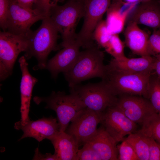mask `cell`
I'll list each match as a JSON object with an SVG mask.
<instances>
[{"mask_svg": "<svg viewBox=\"0 0 160 160\" xmlns=\"http://www.w3.org/2000/svg\"><path fill=\"white\" fill-rule=\"evenodd\" d=\"M24 56L19 59L22 77L20 84L21 119L19 122L24 124L30 120L29 117L31 100L33 87L38 80L32 76L28 69V63Z\"/></svg>", "mask_w": 160, "mask_h": 160, "instance_id": "cell-16", "label": "cell"}, {"mask_svg": "<svg viewBox=\"0 0 160 160\" xmlns=\"http://www.w3.org/2000/svg\"><path fill=\"white\" fill-rule=\"evenodd\" d=\"M117 143L102 124L95 134L85 143L92 147L102 160H117Z\"/></svg>", "mask_w": 160, "mask_h": 160, "instance_id": "cell-17", "label": "cell"}, {"mask_svg": "<svg viewBox=\"0 0 160 160\" xmlns=\"http://www.w3.org/2000/svg\"><path fill=\"white\" fill-rule=\"evenodd\" d=\"M49 140L58 160H75L80 146L72 137L65 131H60Z\"/></svg>", "mask_w": 160, "mask_h": 160, "instance_id": "cell-20", "label": "cell"}, {"mask_svg": "<svg viewBox=\"0 0 160 160\" xmlns=\"http://www.w3.org/2000/svg\"><path fill=\"white\" fill-rule=\"evenodd\" d=\"M76 1H84V0H74Z\"/></svg>", "mask_w": 160, "mask_h": 160, "instance_id": "cell-37", "label": "cell"}, {"mask_svg": "<svg viewBox=\"0 0 160 160\" xmlns=\"http://www.w3.org/2000/svg\"><path fill=\"white\" fill-rule=\"evenodd\" d=\"M14 128L21 130L23 134L19 140L26 137H32L40 142L45 139L49 140L60 131V126L56 119L50 116L36 121L30 120L22 124L17 121Z\"/></svg>", "mask_w": 160, "mask_h": 160, "instance_id": "cell-13", "label": "cell"}, {"mask_svg": "<svg viewBox=\"0 0 160 160\" xmlns=\"http://www.w3.org/2000/svg\"><path fill=\"white\" fill-rule=\"evenodd\" d=\"M124 35L125 44L134 54L140 56H151L148 45L149 36L138 24L127 23Z\"/></svg>", "mask_w": 160, "mask_h": 160, "instance_id": "cell-19", "label": "cell"}, {"mask_svg": "<svg viewBox=\"0 0 160 160\" xmlns=\"http://www.w3.org/2000/svg\"><path fill=\"white\" fill-rule=\"evenodd\" d=\"M80 47L77 41L64 47L47 61L45 69L49 71L52 78L56 79L60 73H63L72 67L80 52Z\"/></svg>", "mask_w": 160, "mask_h": 160, "instance_id": "cell-14", "label": "cell"}, {"mask_svg": "<svg viewBox=\"0 0 160 160\" xmlns=\"http://www.w3.org/2000/svg\"><path fill=\"white\" fill-rule=\"evenodd\" d=\"M100 123L117 143L122 141L126 135L137 131V124L129 119L116 105L106 109Z\"/></svg>", "mask_w": 160, "mask_h": 160, "instance_id": "cell-12", "label": "cell"}, {"mask_svg": "<svg viewBox=\"0 0 160 160\" xmlns=\"http://www.w3.org/2000/svg\"><path fill=\"white\" fill-rule=\"evenodd\" d=\"M84 14V1L69 0L49 11L48 16L61 35L62 47L76 41V27Z\"/></svg>", "mask_w": 160, "mask_h": 160, "instance_id": "cell-3", "label": "cell"}, {"mask_svg": "<svg viewBox=\"0 0 160 160\" xmlns=\"http://www.w3.org/2000/svg\"><path fill=\"white\" fill-rule=\"evenodd\" d=\"M10 0H0V26L3 31H7V22Z\"/></svg>", "mask_w": 160, "mask_h": 160, "instance_id": "cell-30", "label": "cell"}, {"mask_svg": "<svg viewBox=\"0 0 160 160\" xmlns=\"http://www.w3.org/2000/svg\"><path fill=\"white\" fill-rule=\"evenodd\" d=\"M119 160H139L132 145L124 138L117 145Z\"/></svg>", "mask_w": 160, "mask_h": 160, "instance_id": "cell-27", "label": "cell"}, {"mask_svg": "<svg viewBox=\"0 0 160 160\" xmlns=\"http://www.w3.org/2000/svg\"><path fill=\"white\" fill-rule=\"evenodd\" d=\"M47 14L37 8L29 9L20 6L15 0H10L7 22V31L13 34L26 36L31 26L42 20Z\"/></svg>", "mask_w": 160, "mask_h": 160, "instance_id": "cell-9", "label": "cell"}, {"mask_svg": "<svg viewBox=\"0 0 160 160\" xmlns=\"http://www.w3.org/2000/svg\"><path fill=\"white\" fill-rule=\"evenodd\" d=\"M128 22L141 24L160 31V3L159 0L142 2L129 15Z\"/></svg>", "mask_w": 160, "mask_h": 160, "instance_id": "cell-15", "label": "cell"}, {"mask_svg": "<svg viewBox=\"0 0 160 160\" xmlns=\"http://www.w3.org/2000/svg\"><path fill=\"white\" fill-rule=\"evenodd\" d=\"M148 138L149 160H160V144L152 138L148 137Z\"/></svg>", "mask_w": 160, "mask_h": 160, "instance_id": "cell-31", "label": "cell"}, {"mask_svg": "<svg viewBox=\"0 0 160 160\" xmlns=\"http://www.w3.org/2000/svg\"><path fill=\"white\" fill-rule=\"evenodd\" d=\"M112 35L108 29L105 20H102L96 27L92 37L100 47L104 48Z\"/></svg>", "mask_w": 160, "mask_h": 160, "instance_id": "cell-26", "label": "cell"}, {"mask_svg": "<svg viewBox=\"0 0 160 160\" xmlns=\"http://www.w3.org/2000/svg\"><path fill=\"white\" fill-rule=\"evenodd\" d=\"M21 7L29 9H34L37 0H15Z\"/></svg>", "mask_w": 160, "mask_h": 160, "instance_id": "cell-34", "label": "cell"}, {"mask_svg": "<svg viewBox=\"0 0 160 160\" xmlns=\"http://www.w3.org/2000/svg\"><path fill=\"white\" fill-rule=\"evenodd\" d=\"M59 32L47 15L34 31L31 30L26 36L27 47L24 56L26 60L35 57L38 61L33 68L36 71L45 68L49 55L58 49L57 40Z\"/></svg>", "mask_w": 160, "mask_h": 160, "instance_id": "cell-1", "label": "cell"}, {"mask_svg": "<svg viewBox=\"0 0 160 160\" xmlns=\"http://www.w3.org/2000/svg\"><path fill=\"white\" fill-rule=\"evenodd\" d=\"M78 150L75 160H102L97 153L89 145L85 143Z\"/></svg>", "mask_w": 160, "mask_h": 160, "instance_id": "cell-28", "label": "cell"}, {"mask_svg": "<svg viewBox=\"0 0 160 160\" xmlns=\"http://www.w3.org/2000/svg\"><path fill=\"white\" fill-rule=\"evenodd\" d=\"M152 73H126L111 69L106 65L105 74L102 79L118 97L130 95L148 98V86Z\"/></svg>", "mask_w": 160, "mask_h": 160, "instance_id": "cell-4", "label": "cell"}, {"mask_svg": "<svg viewBox=\"0 0 160 160\" xmlns=\"http://www.w3.org/2000/svg\"><path fill=\"white\" fill-rule=\"evenodd\" d=\"M148 48L151 56L156 57L160 56V31L154 29L152 34L149 37Z\"/></svg>", "mask_w": 160, "mask_h": 160, "instance_id": "cell-29", "label": "cell"}, {"mask_svg": "<svg viewBox=\"0 0 160 160\" xmlns=\"http://www.w3.org/2000/svg\"><path fill=\"white\" fill-rule=\"evenodd\" d=\"M159 2L160 3V0H159Z\"/></svg>", "mask_w": 160, "mask_h": 160, "instance_id": "cell-38", "label": "cell"}, {"mask_svg": "<svg viewBox=\"0 0 160 160\" xmlns=\"http://www.w3.org/2000/svg\"><path fill=\"white\" fill-rule=\"evenodd\" d=\"M33 100L37 105L45 103L46 104L45 108L55 112L60 131H65L76 115L86 108L79 97L71 92L67 94L64 92L53 91L48 97L36 96Z\"/></svg>", "mask_w": 160, "mask_h": 160, "instance_id": "cell-5", "label": "cell"}, {"mask_svg": "<svg viewBox=\"0 0 160 160\" xmlns=\"http://www.w3.org/2000/svg\"><path fill=\"white\" fill-rule=\"evenodd\" d=\"M62 0H37L34 8H37L46 12L47 15L50 10L58 5Z\"/></svg>", "mask_w": 160, "mask_h": 160, "instance_id": "cell-32", "label": "cell"}, {"mask_svg": "<svg viewBox=\"0 0 160 160\" xmlns=\"http://www.w3.org/2000/svg\"><path fill=\"white\" fill-rule=\"evenodd\" d=\"M148 99L158 114H160V80L155 73H151L148 86Z\"/></svg>", "mask_w": 160, "mask_h": 160, "instance_id": "cell-24", "label": "cell"}, {"mask_svg": "<svg viewBox=\"0 0 160 160\" xmlns=\"http://www.w3.org/2000/svg\"><path fill=\"white\" fill-rule=\"evenodd\" d=\"M70 88V92L77 95L86 108L99 114H103L117 101L118 97L103 80L97 83L79 84Z\"/></svg>", "mask_w": 160, "mask_h": 160, "instance_id": "cell-6", "label": "cell"}, {"mask_svg": "<svg viewBox=\"0 0 160 160\" xmlns=\"http://www.w3.org/2000/svg\"><path fill=\"white\" fill-rule=\"evenodd\" d=\"M124 43L120 39L118 34H113L104 48L114 59L121 60L126 57L124 53Z\"/></svg>", "mask_w": 160, "mask_h": 160, "instance_id": "cell-25", "label": "cell"}, {"mask_svg": "<svg viewBox=\"0 0 160 160\" xmlns=\"http://www.w3.org/2000/svg\"><path fill=\"white\" fill-rule=\"evenodd\" d=\"M27 47L26 36L7 31L0 32V79L5 80L11 75L19 54Z\"/></svg>", "mask_w": 160, "mask_h": 160, "instance_id": "cell-7", "label": "cell"}, {"mask_svg": "<svg viewBox=\"0 0 160 160\" xmlns=\"http://www.w3.org/2000/svg\"><path fill=\"white\" fill-rule=\"evenodd\" d=\"M112 0H84V22L77 33L76 41L81 47L87 49L94 46L93 33L103 16L106 12Z\"/></svg>", "mask_w": 160, "mask_h": 160, "instance_id": "cell-8", "label": "cell"}, {"mask_svg": "<svg viewBox=\"0 0 160 160\" xmlns=\"http://www.w3.org/2000/svg\"><path fill=\"white\" fill-rule=\"evenodd\" d=\"M123 3L112 1L108 9L105 21L112 34H119L124 29L125 23L132 9L133 6L123 11Z\"/></svg>", "mask_w": 160, "mask_h": 160, "instance_id": "cell-21", "label": "cell"}, {"mask_svg": "<svg viewBox=\"0 0 160 160\" xmlns=\"http://www.w3.org/2000/svg\"><path fill=\"white\" fill-rule=\"evenodd\" d=\"M124 139L132 145L139 160H149L148 137L135 132Z\"/></svg>", "mask_w": 160, "mask_h": 160, "instance_id": "cell-22", "label": "cell"}, {"mask_svg": "<svg viewBox=\"0 0 160 160\" xmlns=\"http://www.w3.org/2000/svg\"><path fill=\"white\" fill-rule=\"evenodd\" d=\"M135 132L153 138L160 144V114L157 113L149 119Z\"/></svg>", "mask_w": 160, "mask_h": 160, "instance_id": "cell-23", "label": "cell"}, {"mask_svg": "<svg viewBox=\"0 0 160 160\" xmlns=\"http://www.w3.org/2000/svg\"><path fill=\"white\" fill-rule=\"evenodd\" d=\"M33 160H58V159L54 154L47 153H41L39 151V148H36L35 150V154Z\"/></svg>", "mask_w": 160, "mask_h": 160, "instance_id": "cell-33", "label": "cell"}, {"mask_svg": "<svg viewBox=\"0 0 160 160\" xmlns=\"http://www.w3.org/2000/svg\"><path fill=\"white\" fill-rule=\"evenodd\" d=\"M116 105L129 119L141 126L149 119L157 113L149 100L142 96H119Z\"/></svg>", "mask_w": 160, "mask_h": 160, "instance_id": "cell-11", "label": "cell"}, {"mask_svg": "<svg viewBox=\"0 0 160 160\" xmlns=\"http://www.w3.org/2000/svg\"><path fill=\"white\" fill-rule=\"evenodd\" d=\"M103 114L86 108L76 115L65 132L72 137L80 146L83 145L96 132Z\"/></svg>", "mask_w": 160, "mask_h": 160, "instance_id": "cell-10", "label": "cell"}, {"mask_svg": "<svg viewBox=\"0 0 160 160\" xmlns=\"http://www.w3.org/2000/svg\"><path fill=\"white\" fill-rule=\"evenodd\" d=\"M104 59L103 52L94 46L80 51L72 67L63 73L70 88L92 78L102 79L106 70Z\"/></svg>", "mask_w": 160, "mask_h": 160, "instance_id": "cell-2", "label": "cell"}, {"mask_svg": "<svg viewBox=\"0 0 160 160\" xmlns=\"http://www.w3.org/2000/svg\"><path fill=\"white\" fill-rule=\"evenodd\" d=\"M155 57L151 56L136 58L127 57L121 60L113 58L106 65L111 69L133 73H149L153 71Z\"/></svg>", "mask_w": 160, "mask_h": 160, "instance_id": "cell-18", "label": "cell"}, {"mask_svg": "<svg viewBox=\"0 0 160 160\" xmlns=\"http://www.w3.org/2000/svg\"><path fill=\"white\" fill-rule=\"evenodd\" d=\"M155 58L153 71H154L155 74L160 80V56H157Z\"/></svg>", "mask_w": 160, "mask_h": 160, "instance_id": "cell-35", "label": "cell"}, {"mask_svg": "<svg viewBox=\"0 0 160 160\" xmlns=\"http://www.w3.org/2000/svg\"><path fill=\"white\" fill-rule=\"evenodd\" d=\"M151 0H112V1L118 2L124 4L125 3L134 4L136 2H144Z\"/></svg>", "mask_w": 160, "mask_h": 160, "instance_id": "cell-36", "label": "cell"}]
</instances>
